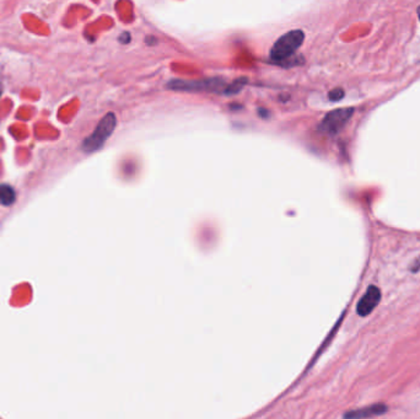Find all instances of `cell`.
<instances>
[{
    "label": "cell",
    "mask_w": 420,
    "mask_h": 419,
    "mask_svg": "<svg viewBox=\"0 0 420 419\" xmlns=\"http://www.w3.org/2000/svg\"><path fill=\"white\" fill-rule=\"evenodd\" d=\"M305 40V34L301 30H293L279 37L270 50V60L276 63H283L290 60L300 48Z\"/></svg>",
    "instance_id": "6da1fadb"
},
{
    "label": "cell",
    "mask_w": 420,
    "mask_h": 419,
    "mask_svg": "<svg viewBox=\"0 0 420 419\" xmlns=\"http://www.w3.org/2000/svg\"><path fill=\"white\" fill-rule=\"evenodd\" d=\"M167 88L174 91L185 92H223L225 94L226 83L220 78L204 80H171Z\"/></svg>",
    "instance_id": "7a4b0ae2"
},
{
    "label": "cell",
    "mask_w": 420,
    "mask_h": 419,
    "mask_svg": "<svg viewBox=\"0 0 420 419\" xmlns=\"http://www.w3.org/2000/svg\"><path fill=\"white\" fill-rule=\"evenodd\" d=\"M115 125H117V118L115 114H107V115L100 121V123L96 127V130L92 132V135H89L84 143H83V150L85 153H94L96 150L100 149L104 146L106 140L110 138L111 135L113 133Z\"/></svg>",
    "instance_id": "3957f363"
},
{
    "label": "cell",
    "mask_w": 420,
    "mask_h": 419,
    "mask_svg": "<svg viewBox=\"0 0 420 419\" xmlns=\"http://www.w3.org/2000/svg\"><path fill=\"white\" fill-rule=\"evenodd\" d=\"M354 114V109L348 107V109H338V110L332 111L330 114L325 116V118L321 122V133L326 135H335L340 133V130L344 128L345 125L349 122L350 117Z\"/></svg>",
    "instance_id": "277c9868"
},
{
    "label": "cell",
    "mask_w": 420,
    "mask_h": 419,
    "mask_svg": "<svg viewBox=\"0 0 420 419\" xmlns=\"http://www.w3.org/2000/svg\"><path fill=\"white\" fill-rule=\"evenodd\" d=\"M380 289L376 288L374 285H371V287H369L368 291H366V294L361 298L359 304H358V308H356L358 314L360 315V316L370 315L376 306L379 305V303H380Z\"/></svg>",
    "instance_id": "5b68a950"
},
{
    "label": "cell",
    "mask_w": 420,
    "mask_h": 419,
    "mask_svg": "<svg viewBox=\"0 0 420 419\" xmlns=\"http://www.w3.org/2000/svg\"><path fill=\"white\" fill-rule=\"evenodd\" d=\"M386 407L384 404H375L368 408L358 409L356 412H350L345 414L346 418H366V417H372V415H379V414L385 413Z\"/></svg>",
    "instance_id": "8992f818"
},
{
    "label": "cell",
    "mask_w": 420,
    "mask_h": 419,
    "mask_svg": "<svg viewBox=\"0 0 420 419\" xmlns=\"http://www.w3.org/2000/svg\"><path fill=\"white\" fill-rule=\"evenodd\" d=\"M16 195L14 188L9 185L0 184V203L3 205H13L15 203Z\"/></svg>",
    "instance_id": "52a82bcc"
},
{
    "label": "cell",
    "mask_w": 420,
    "mask_h": 419,
    "mask_svg": "<svg viewBox=\"0 0 420 419\" xmlns=\"http://www.w3.org/2000/svg\"><path fill=\"white\" fill-rule=\"evenodd\" d=\"M328 97H330V101H340L344 97V91L343 89H335V90L330 91V94H328Z\"/></svg>",
    "instance_id": "ba28073f"
},
{
    "label": "cell",
    "mask_w": 420,
    "mask_h": 419,
    "mask_svg": "<svg viewBox=\"0 0 420 419\" xmlns=\"http://www.w3.org/2000/svg\"><path fill=\"white\" fill-rule=\"evenodd\" d=\"M1 92H3V86H1V81H0V96H1Z\"/></svg>",
    "instance_id": "9c48e42d"
},
{
    "label": "cell",
    "mask_w": 420,
    "mask_h": 419,
    "mask_svg": "<svg viewBox=\"0 0 420 419\" xmlns=\"http://www.w3.org/2000/svg\"><path fill=\"white\" fill-rule=\"evenodd\" d=\"M418 16H419V20H420V6H419V8H418Z\"/></svg>",
    "instance_id": "30bf717a"
}]
</instances>
